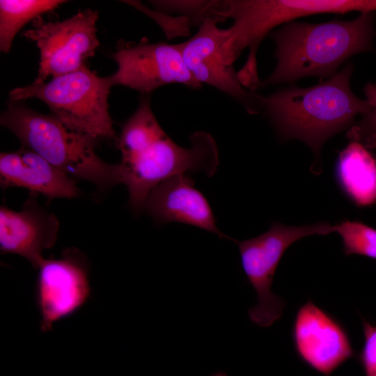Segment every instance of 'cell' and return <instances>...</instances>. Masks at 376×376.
<instances>
[{
    "mask_svg": "<svg viewBox=\"0 0 376 376\" xmlns=\"http://www.w3.org/2000/svg\"><path fill=\"white\" fill-rule=\"evenodd\" d=\"M374 13L349 21L320 24L287 22L271 37L276 48V68L260 86L296 81L307 76L331 77L349 57L373 49Z\"/></svg>",
    "mask_w": 376,
    "mask_h": 376,
    "instance_id": "6da1fadb",
    "label": "cell"
},
{
    "mask_svg": "<svg viewBox=\"0 0 376 376\" xmlns=\"http://www.w3.org/2000/svg\"><path fill=\"white\" fill-rule=\"evenodd\" d=\"M352 71L349 63L314 86L290 87L267 97L258 95L261 109L282 138L300 139L318 155L329 137L349 127L357 115L369 109L367 100L351 90Z\"/></svg>",
    "mask_w": 376,
    "mask_h": 376,
    "instance_id": "7a4b0ae2",
    "label": "cell"
},
{
    "mask_svg": "<svg viewBox=\"0 0 376 376\" xmlns=\"http://www.w3.org/2000/svg\"><path fill=\"white\" fill-rule=\"evenodd\" d=\"M24 146L69 175L108 191L121 184L119 163L109 164L95 151L93 139L67 128L53 115H45L13 102L0 117Z\"/></svg>",
    "mask_w": 376,
    "mask_h": 376,
    "instance_id": "3957f363",
    "label": "cell"
},
{
    "mask_svg": "<svg viewBox=\"0 0 376 376\" xmlns=\"http://www.w3.org/2000/svg\"><path fill=\"white\" fill-rule=\"evenodd\" d=\"M111 88L107 77H99L86 67L48 81L15 88L8 96L13 102L39 99L69 130L95 141L107 139L117 143L109 111Z\"/></svg>",
    "mask_w": 376,
    "mask_h": 376,
    "instance_id": "277c9868",
    "label": "cell"
},
{
    "mask_svg": "<svg viewBox=\"0 0 376 376\" xmlns=\"http://www.w3.org/2000/svg\"><path fill=\"white\" fill-rule=\"evenodd\" d=\"M189 147L177 144L164 132L138 150L122 157L121 184L126 186L129 205L136 213L143 210L150 191L162 182L187 172L212 175L219 164L214 139L205 132H194Z\"/></svg>",
    "mask_w": 376,
    "mask_h": 376,
    "instance_id": "5b68a950",
    "label": "cell"
},
{
    "mask_svg": "<svg viewBox=\"0 0 376 376\" xmlns=\"http://www.w3.org/2000/svg\"><path fill=\"white\" fill-rule=\"evenodd\" d=\"M375 10L376 0H224L220 15L233 19L229 27L232 48L241 54L248 47L246 62L253 64L260 42L278 25L311 15Z\"/></svg>",
    "mask_w": 376,
    "mask_h": 376,
    "instance_id": "8992f818",
    "label": "cell"
},
{
    "mask_svg": "<svg viewBox=\"0 0 376 376\" xmlns=\"http://www.w3.org/2000/svg\"><path fill=\"white\" fill-rule=\"evenodd\" d=\"M336 232L327 222L292 226L274 222L269 229L253 238L234 241L240 251L242 267L257 295L256 304L249 310V320L256 325L269 327L282 315L283 299L272 290L278 265L287 249L304 237Z\"/></svg>",
    "mask_w": 376,
    "mask_h": 376,
    "instance_id": "52a82bcc",
    "label": "cell"
},
{
    "mask_svg": "<svg viewBox=\"0 0 376 376\" xmlns=\"http://www.w3.org/2000/svg\"><path fill=\"white\" fill-rule=\"evenodd\" d=\"M97 10L80 11L61 22L33 20L32 27L22 35L40 50V63L34 81L44 82L86 68V61L99 46L96 23Z\"/></svg>",
    "mask_w": 376,
    "mask_h": 376,
    "instance_id": "ba28073f",
    "label": "cell"
},
{
    "mask_svg": "<svg viewBox=\"0 0 376 376\" xmlns=\"http://www.w3.org/2000/svg\"><path fill=\"white\" fill-rule=\"evenodd\" d=\"M36 303L40 329L47 332L53 324L79 311L91 294L89 265L76 248L63 251L59 258L45 259L38 267Z\"/></svg>",
    "mask_w": 376,
    "mask_h": 376,
    "instance_id": "9c48e42d",
    "label": "cell"
},
{
    "mask_svg": "<svg viewBox=\"0 0 376 376\" xmlns=\"http://www.w3.org/2000/svg\"><path fill=\"white\" fill-rule=\"evenodd\" d=\"M117 70L107 79L111 86H124L142 93L171 84L194 89L201 84L187 68L179 44L141 42L120 47L113 54Z\"/></svg>",
    "mask_w": 376,
    "mask_h": 376,
    "instance_id": "30bf717a",
    "label": "cell"
},
{
    "mask_svg": "<svg viewBox=\"0 0 376 376\" xmlns=\"http://www.w3.org/2000/svg\"><path fill=\"white\" fill-rule=\"evenodd\" d=\"M221 22L206 19L193 36L179 44L184 62L197 82L217 88L241 103L249 113H256L261 109L258 94L243 88L233 64L227 60L224 42L229 29L219 27Z\"/></svg>",
    "mask_w": 376,
    "mask_h": 376,
    "instance_id": "8fae6325",
    "label": "cell"
},
{
    "mask_svg": "<svg viewBox=\"0 0 376 376\" xmlns=\"http://www.w3.org/2000/svg\"><path fill=\"white\" fill-rule=\"evenodd\" d=\"M292 337L301 361L325 376H329L354 355L345 329L311 301L298 310Z\"/></svg>",
    "mask_w": 376,
    "mask_h": 376,
    "instance_id": "7c38bea8",
    "label": "cell"
},
{
    "mask_svg": "<svg viewBox=\"0 0 376 376\" xmlns=\"http://www.w3.org/2000/svg\"><path fill=\"white\" fill-rule=\"evenodd\" d=\"M30 196L20 211L0 207V250L2 253L19 255L38 269L45 260L43 251L54 246L60 222L57 216Z\"/></svg>",
    "mask_w": 376,
    "mask_h": 376,
    "instance_id": "4fadbf2b",
    "label": "cell"
},
{
    "mask_svg": "<svg viewBox=\"0 0 376 376\" xmlns=\"http://www.w3.org/2000/svg\"><path fill=\"white\" fill-rule=\"evenodd\" d=\"M143 210L158 224H185L228 238L218 229L207 200L186 174L172 177L154 188Z\"/></svg>",
    "mask_w": 376,
    "mask_h": 376,
    "instance_id": "5bb4252c",
    "label": "cell"
},
{
    "mask_svg": "<svg viewBox=\"0 0 376 376\" xmlns=\"http://www.w3.org/2000/svg\"><path fill=\"white\" fill-rule=\"evenodd\" d=\"M77 180L24 146L15 152L0 154L3 189L22 187L49 200L71 199L81 194Z\"/></svg>",
    "mask_w": 376,
    "mask_h": 376,
    "instance_id": "9a60e30c",
    "label": "cell"
},
{
    "mask_svg": "<svg viewBox=\"0 0 376 376\" xmlns=\"http://www.w3.org/2000/svg\"><path fill=\"white\" fill-rule=\"evenodd\" d=\"M336 173L341 189L357 205L376 203V159L363 144L352 141L342 150Z\"/></svg>",
    "mask_w": 376,
    "mask_h": 376,
    "instance_id": "2e32d148",
    "label": "cell"
},
{
    "mask_svg": "<svg viewBox=\"0 0 376 376\" xmlns=\"http://www.w3.org/2000/svg\"><path fill=\"white\" fill-rule=\"evenodd\" d=\"M60 0H1L0 49L8 53L18 31L31 20L58 8Z\"/></svg>",
    "mask_w": 376,
    "mask_h": 376,
    "instance_id": "e0dca14e",
    "label": "cell"
},
{
    "mask_svg": "<svg viewBox=\"0 0 376 376\" xmlns=\"http://www.w3.org/2000/svg\"><path fill=\"white\" fill-rule=\"evenodd\" d=\"M340 235L346 256L360 255L376 259V229L357 221L335 226Z\"/></svg>",
    "mask_w": 376,
    "mask_h": 376,
    "instance_id": "ac0fdd59",
    "label": "cell"
},
{
    "mask_svg": "<svg viewBox=\"0 0 376 376\" xmlns=\"http://www.w3.org/2000/svg\"><path fill=\"white\" fill-rule=\"evenodd\" d=\"M150 2L155 10L163 13L185 15L191 19L194 26H199L206 19L210 17L221 19L217 15L221 1L160 0L151 1Z\"/></svg>",
    "mask_w": 376,
    "mask_h": 376,
    "instance_id": "d6986e66",
    "label": "cell"
},
{
    "mask_svg": "<svg viewBox=\"0 0 376 376\" xmlns=\"http://www.w3.org/2000/svg\"><path fill=\"white\" fill-rule=\"evenodd\" d=\"M364 91L369 109L362 115L361 120L351 128L348 136L367 148H373L376 146V84L368 83Z\"/></svg>",
    "mask_w": 376,
    "mask_h": 376,
    "instance_id": "ffe728a7",
    "label": "cell"
},
{
    "mask_svg": "<svg viewBox=\"0 0 376 376\" xmlns=\"http://www.w3.org/2000/svg\"><path fill=\"white\" fill-rule=\"evenodd\" d=\"M123 1L155 20L162 28L168 39L189 36L190 27L194 26L191 19L185 15L180 14L175 15L173 13L157 11L146 7L139 1Z\"/></svg>",
    "mask_w": 376,
    "mask_h": 376,
    "instance_id": "44dd1931",
    "label": "cell"
},
{
    "mask_svg": "<svg viewBox=\"0 0 376 376\" xmlns=\"http://www.w3.org/2000/svg\"><path fill=\"white\" fill-rule=\"evenodd\" d=\"M364 344L360 361L366 376H376V326L363 320Z\"/></svg>",
    "mask_w": 376,
    "mask_h": 376,
    "instance_id": "7402d4cb",
    "label": "cell"
},
{
    "mask_svg": "<svg viewBox=\"0 0 376 376\" xmlns=\"http://www.w3.org/2000/svg\"><path fill=\"white\" fill-rule=\"evenodd\" d=\"M217 13H218V12H217ZM229 33H230V32H229ZM225 44H226V42H225ZM225 48H226V46H225ZM226 53H227V52H226ZM227 55H228V53H227ZM228 58L230 59L228 55ZM230 61L231 62L234 63V62L232 61L230 59ZM237 77H238V75H237ZM238 79H239V77H238ZM239 81H240V79H239ZM260 81H259L256 84L252 85V86H247V85H245V84H244L243 83H242L241 81H240V83H241L244 87H246V88H256V87H257V86H258Z\"/></svg>",
    "mask_w": 376,
    "mask_h": 376,
    "instance_id": "603a6c76",
    "label": "cell"
},
{
    "mask_svg": "<svg viewBox=\"0 0 376 376\" xmlns=\"http://www.w3.org/2000/svg\"><path fill=\"white\" fill-rule=\"evenodd\" d=\"M210 376H228V375L223 371H220V372L213 373Z\"/></svg>",
    "mask_w": 376,
    "mask_h": 376,
    "instance_id": "cb8c5ba5",
    "label": "cell"
}]
</instances>
